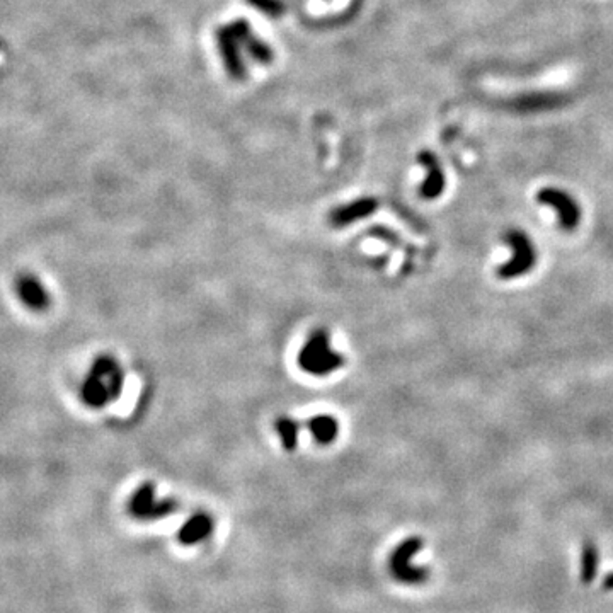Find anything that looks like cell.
I'll list each match as a JSON object with an SVG mask.
<instances>
[{
  "label": "cell",
  "instance_id": "1",
  "mask_svg": "<svg viewBox=\"0 0 613 613\" xmlns=\"http://www.w3.org/2000/svg\"><path fill=\"white\" fill-rule=\"evenodd\" d=\"M125 385V373L114 358L97 356L93 361L86 380L82 382L81 397L89 407L101 409L121 396Z\"/></svg>",
  "mask_w": 613,
  "mask_h": 613
},
{
  "label": "cell",
  "instance_id": "2",
  "mask_svg": "<svg viewBox=\"0 0 613 613\" xmlns=\"http://www.w3.org/2000/svg\"><path fill=\"white\" fill-rule=\"evenodd\" d=\"M297 363L302 372L314 377H325L344 365V356L330 348L329 334L317 329L306 337L305 344L298 351Z\"/></svg>",
  "mask_w": 613,
  "mask_h": 613
},
{
  "label": "cell",
  "instance_id": "3",
  "mask_svg": "<svg viewBox=\"0 0 613 613\" xmlns=\"http://www.w3.org/2000/svg\"><path fill=\"white\" fill-rule=\"evenodd\" d=\"M504 238H506L509 248L513 249V256L506 264H503L499 269H497V276L504 278V280L523 276L525 273L530 271L533 266H535V261H537L535 248H533L532 241L528 238V236L523 232V230H516V229L508 230Z\"/></svg>",
  "mask_w": 613,
  "mask_h": 613
},
{
  "label": "cell",
  "instance_id": "4",
  "mask_svg": "<svg viewBox=\"0 0 613 613\" xmlns=\"http://www.w3.org/2000/svg\"><path fill=\"white\" fill-rule=\"evenodd\" d=\"M130 513L138 520H159L173 515L179 504L174 499L155 501V485L152 483L142 484L130 499Z\"/></svg>",
  "mask_w": 613,
  "mask_h": 613
},
{
  "label": "cell",
  "instance_id": "5",
  "mask_svg": "<svg viewBox=\"0 0 613 613\" xmlns=\"http://www.w3.org/2000/svg\"><path fill=\"white\" fill-rule=\"evenodd\" d=\"M423 547V542L417 537H411V539L404 540L399 547L393 551L392 557H390V571L396 576L397 579L404 581V583H421L426 579V571L419 567L411 566L412 555L416 554L419 548Z\"/></svg>",
  "mask_w": 613,
  "mask_h": 613
},
{
  "label": "cell",
  "instance_id": "6",
  "mask_svg": "<svg viewBox=\"0 0 613 613\" xmlns=\"http://www.w3.org/2000/svg\"><path fill=\"white\" fill-rule=\"evenodd\" d=\"M537 200L542 203V205H548L551 208L555 210L557 215H559V224L563 229L571 230L574 227H578L581 210L574 198L571 194H567L566 191L557 188H544L537 194Z\"/></svg>",
  "mask_w": 613,
  "mask_h": 613
},
{
  "label": "cell",
  "instance_id": "7",
  "mask_svg": "<svg viewBox=\"0 0 613 613\" xmlns=\"http://www.w3.org/2000/svg\"><path fill=\"white\" fill-rule=\"evenodd\" d=\"M15 292H18V297L21 298L22 304L31 310H45L51 304L50 293L33 274L19 276L15 281Z\"/></svg>",
  "mask_w": 613,
  "mask_h": 613
},
{
  "label": "cell",
  "instance_id": "8",
  "mask_svg": "<svg viewBox=\"0 0 613 613\" xmlns=\"http://www.w3.org/2000/svg\"><path fill=\"white\" fill-rule=\"evenodd\" d=\"M417 161L419 164L428 170V177L424 179V182L421 184V196L426 200H435L440 196L445 189V174L441 169L440 161L433 152L429 150H423L417 155Z\"/></svg>",
  "mask_w": 613,
  "mask_h": 613
},
{
  "label": "cell",
  "instance_id": "9",
  "mask_svg": "<svg viewBox=\"0 0 613 613\" xmlns=\"http://www.w3.org/2000/svg\"><path fill=\"white\" fill-rule=\"evenodd\" d=\"M377 208L378 201L375 198H360V200L351 201L348 205L332 210L329 215V220L334 227H346L353 224V222L363 220V218L370 217L372 213H375Z\"/></svg>",
  "mask_w": 613,
  "mask_h": 613
},
{
  "label": "cell",
  "instance_id": "10",
  "mask_svg": "<svg viewBox=\"0 0 613 613\" xmlns=\"http://www.w3.org/2000/svg\"><path fill=\"white\" fill-rule=\"evenodd\" d=\"M238 38L232 33L229 26L222 27L217 31V45L220 48L222 58L229 70V74L236 79L244 77V65H242V60L238 57Z\"/></svg>",
  "mask_w": 613,
  "mask_h": 613
},
{
  "label": "cell",
  "instance_id": "11",
  "mask_svg": "<svg viewBox=\"0 0 613 613\" xmlns=\"http://www.w3.org/2000/svg\"><path fill=\"white\" fill-rule=\"evenodd\" d=\"M213 530L212 516L206 513H196L186 521L177 533V540L182 545H194L201 542Z\"/></svg>",
  "mask_w": 613,
  "mask_h": 613
},
{
  "label": "cell",
  "instance_id": "12",
  "mask_svg": "<svg viewBox=\"0 0 613 613\" xmlns=\"http://www.w3.org/2000/svg\"><path fill=\"white\" fill-rule=\"evenodd\" d=\"M306 428H309L314 440L321 445L332 443L337 438V433H339L337 419L329 416V414H318V416L310 417L309 423H306Z\"/></svg>",
  "mask_w": 613,
  "mask_h": 613
},
{
  "label": "cell",
  "instance_id": "13",
  "mask_svg": "<svg viewBox=\"0 0 613 613\" xmlns=\"http://www.w3.org/2000/svg\"><path fill=\"white\" fill-rule=\"evenodd\" d=\"M276 431L286 452H293L298 443V424L292 417H280L276 421Z\"/></svg>",
  "mask_w": 613,
  "mask_h": 613
},
{
  "label": "cell",
  "instance_id": "14",
  "mask_svg": "<svg viewBox=\"0 0 613 613\" xmlns=\"http://www.w3.org/2000/svg\"><path fill=\"white\" fill-rule=\"evenodd\" d=\"M598 567V552L593 542H584L583 557H581V579L583 583H591Z\"/></svg>",
  "mask_w": 613,
  "mask_h": 613
},
{
  "label": "cell",
  "instance_id": "15",
  "mask_svg": "<svg viewBox=\"0 0 613 613\" xmlns=\"http://www.w3.org/2000/svg\"><path fill=\"white\" fill-rule=\"evenodd\" d=\"M249 2L268 15H280V12L283 11V4L280 0H249Z\"/></svg>",
  "mask_w": 613,
  "mask_h": 613
},
{
  "label": "cell",
  "instance_id": "16",
  "mask_svg": "<svg viewBox=\"0 0 613 613\" xmlns=\"http://www.w3.org/2000/svg\"><path fill=\"white\" fill-rule=\"evenodd\" d=\"M603 588H605V590H608V591L613 590V572H612V574H608L607 578H605Z\"/></svg>",
  "mask_w": 613,
  "mask_h": 613
}]
</instances>
